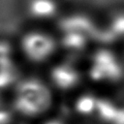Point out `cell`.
<instances>
[{
    "mask_svg": "<svg viewBox=\"0 0 124 124\" xmlns=\"http://www.w3.org/2000/svg\"><path fill=\"white\" fill-rule=\"evenodd\" d=\"M83 70L90 88L108 93L124 86V64L115 57L94 58Z\"/></svg>",
    "mask_w": 124,
    "mask_h": 124,
    "instance_id": "cell-3",
    "label": "cell"
},
{
    "mask_svg": "<svg viewBox=\"0 0 124 124\" xmlns=\"http://www.w3.org/2000/svg\"><path fill=\"white\" fill-rule=\"evenodd\" d=\"M17 118L7 102L0 103V124H16Z\"/></svg>",
    "mask_w": 124,
    "mask_h": 124,
    "instance_id": "cell-5",
    "label": "cell"
},
{
    "mask_svg": "<svg viewBox=\"0 0 124 124\" xmlns=\"http://www.w3.org/2000/svg\"><path fill=\"white\" fill-rule=\"evenodd\" d=\"M111 124H124V103L120 102L119 108Z\"/></svg>",
    "mask_w": 124,
    "mask_h": 124,
    "instance_id": "cell-7",
    "label": "cell"
},
{
    "mask_svg": "<svg viewBox=\"0 0 124 124\" xmlns=\"http://www.w3.org/2000/svg\"><path fill=\"white\" fill-rule=\"evenodd\" d=\"M59 97L41 74L20 75L7 103L18 121L39 123L54 114Z\"/></svg>",
    "mask_w": 124,
    "mask_h": 124,
    "instance_id": "cell-1",
    "label": "cell"
},
{
    "mask_svg": "<svg viewBox=\"0 0 124 124\" xmlns=\"http://www.w3.org/2000/svg\"><path fill=\"white\" fill-rule=\"evenodd\" d=\"M46 71L44 76L59 98L72 99L87 87L83 67L69 62L54 61L46 68Z\"/></svg>",
    "mask_w": 124,
    "mask_h": 124,
    "instance_id": "cell-4",
    "label": "cell"
},
{
    "mask_svg": "<svg viewBox=\"0 0 124 124\" xmlns=\"http://www.w3.org/2000/svg\"><path fill=\"white\" fill-rule=\"evenodd\" d=\"M120 102L108 93L86 87L71 99V109L79 121L92 124H111Z\"/></svg>",
    "mask_w": 124,
    "mask_h": 124,
    "instance_id": "cell-2",
    "label": "cell"
},
{
    "mask_svg": "<svg viewBox=\"0 0 124 124\" xmlns=\"http://www.w3.org/2000/svg\"><path fill=\"white\" fill-rule=\"evenodd\" d=\"M37 124H72V120H68L65 118H61V117H56L55 113L49 117H47L46 119L37 123Z\"/></svg>",
    "mask_w": 124,
    "mask_h": 124,
    "instance_id": "cell-6",
    "label": "cell"
}]
</instances>
